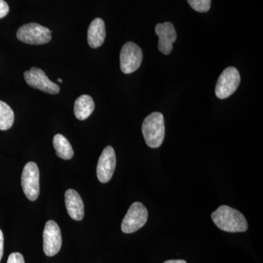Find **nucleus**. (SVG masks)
Masks as SVG:
<instances>
[{
  "label": "nucleus",
  "instance_id": "f257e3e1",
  "mask_svg": "<svg viewBox=\"0 0 263 263\" xmlns=\"http://www.w3.org/2000/svg\"><path fill=\"white\" fill-rule=\"evenodd\" d=\"M212 220L219 230L229 233H243L248 230L245 216L236 209L221 205L212 214Z\"/></svg>",
  "mask_w": 263,
  "mask_h": 263
},
{
  "label": "nucleus",
  "instance_id": "f03ea898",
  "mask_svg": "<svg viewBox=\"0 0 263 263\" xmlns=\"http://www.w3.org/2000/svg\"><path fill=\"white\" fill-rule=\"evenodd\" d=\"M142 133L147 146L159 148L163 143L165 136L164 117L160 112L151 114L143 121Z\"/></svg>",
  "mask_w": 263,
  "mask_h": 263
},
{
  "label": "nucleus",
  "instance_id": "7ed1b4c3",
  "mask_svg": "<svg viewBox=\"0 0 263 263\" xmlns=\"http://www.w3.org/2000/svg\"><path fill=\"white\" fill-rule=\"evenodd\" d=\"M52 31L37 23H29L22 26L16 33L21 42L30 45H43L51 40Z\"/></svg>",
  "mask_w": 263,
  "mask_h": 263
},
{
  "label": "nucleus",
  "instance_id": "20e7f679",
  "mask_svg": "<svg viewBox=\"0 0 263 263\" xmlns=\"http://www.w3.org/2000/svg\"><path fill=\"white\" fill-rule=\"evenodd\" d=\"M148 216V211L143 203L136 202L132 204L122 221L123 233L129 234L138 231L146 224Z\"/></svg>",
  "mask_w": 263,
  "mask_h": 263
},
{
  "label": "nucleus",
  "instance_id": "39448f33",
  "mask_svg": "<svg viewBox=\"0 0 263 263\" xmlns=\"http://www.w3.org/2000/svg\"><path fill=\"white\" fill-rule=\"evenodd\" d=\"M240 83L238 70L235 67H228L218 79L215 88L216 96L221 100L229 98L238 89Z\"/></svg>",
  "mask_w": 263,
  "mask_h": 263
},
{
  "label": "nucleus",
  "instance_id": "423d86ee",
  "mask_svg": "<svg viewBox=\"0 0 263 263\" xmlns=\"http://www.w3.org/2000/svg\"><path fill=\"white\" fill-rule=\"evenodd\" d=\"M143 61L141 48L133 42L122 46L120 53V67L124 74H130L138 70Z\"/></svg>",
  "mask_w": 263,
  "mask_h": 263
},
{
  "label": "nucleus",
  "instance_id": "0eeeda50",
  "mask_svg": "<svg viewBox=\"0 0 263 263\" xmlns=\"http://www.w3.org/2000/svg\"><path fill=\"white\" fill-rule=\"evenodd\" d=\"M22 186L29 200H37L40 195V171L37 164L30 162L24 166L22 175Z\"/></svg>",
  "mask_w": 263,
  "mask_h": 263
},
{
  "label": "nucleus",
  "instance_id": "6e6552de",
  "mask_svg": "<svg viewBox=\"0 0 263 263\" xmlns=\"http://www.w3.org/2000/svg\"><path fill=\"white\" fill-rule=\"evenodd\" d=\"M24 77L27 84L34 89L50 95H57L60 92V86L50 80L41 69L31 67L30 70L24 72Z\"/></svg>",
  "mask_w": 263,
  "mask_h": 263
},
{
  "label": "nucleus",
  "instance_id": "1a4fd4ad",
  "mask_svg": "<svg viewBox=\"0 0 263 263\" xmlns=\"http://www.w3.org/2000/svg\"><path fill=\"white\" fill-rule=\"evenodd\" d=\"M62 234L60 227L54 221L46 222L43 230V250L48 257L56 255L62 247Z\"/></svg>",
  "mask_w": 263,
  "mask_h": 263
},
{
  "label": "nucleus",
  "instance_id": "9d476101",
  "mask_svg": "<svg viewBox=\"0 0 263 263\" xmlns=\"http://www.w3.org/2000/svg\"><path fill=\"white\" fill-rule=\"evenodd\" d=\"M117 165L115 151L113 147H105L99 158L97 176L100 182L108 183L111 179Z\"/></svg>",
  "mask_w": 263,
  "mask_h": 263
},
{
  "label": "nucleus",
  "instance_id": "9b49d317",
  "mask_svg": "<svg viewBox=\"0 0 263 263\" xmlns=\"http://www.w3.org/2000/svg\"><path fill=\"white\" fill-rule=\"evenodd\" d=\"M155 32L159 37L158 48L161 53L168 55L173 51V44L177 39V33L171 22L158 24Z\"/></svg>",
  "mask_w": 263,
  "mask_h": 263
},
{
  "label": "nucleus",
  "instance_id": "f8f14e48",
  "mask_svg": "<svg viewBox=\"0 0 263 263\" xmlns=\"http://www.w3.org/2000/svg\"><path fill=\"white\" fill-rule=\"evenodd\" d=\"M66 209L71 219L82 220L84 216V205L82 199L76 190H67L65 195Z\"/></svg>",
  "mask_w": 263,
  "mask_h": 263
},
{
  "label": "nucleus",
  "instance_id": "ddd939ff",
  "mask_svg": "<svg viewBox=\"0 0 263 263\" xmlns=\"http://www.w3.org/2000/svg\"><path fill=\"white\" fill-rule=\"evenodd\" d=\"M106 36L105 22L103 19L97 18L90 24L88 29L87 41L90 47L98 48L103 44Z\"/></svg>",
  "mask_w": 263,
  "mask_h": 263
},
{
  "label": "nucleus",
  "instance_id": "4468645a",
  "mask_svg": "<svg viewBox=\"0 0 263 263\" xmlns=\"http://www.w3.org/2000/svg\"><path fill=\"white\" fill-rule=\"evenodd\" d=\"M95 104L92 98L89 95H81L76 99L74 105V114L79 120L83 121L88 119L93 113Z\"/></svg>",
  "mask_w": 263,
  "mask_h": 263
},
{
  "label": "nucleus",
  "instance_id": "2eb2a0df",
  "mask_svg": "<svg viewBox=\"0 0 263 263\" xmlns=\"http://www.w3.org/2000/svg\"><path fill=\"white\" fill-rule=\"evenodd\" d=\"M53 145L57 155L62 160H69L73 157L74 152L70 142L62 134L53 137Z\"/></svg>",
  "mask_w": 263,
  "mask_h": 263
},
{
  "label": "nucleus",
  "instance_id": "dca6fc26",
  "mask_svg": "<svg viewBox=\"0 0 263 263\" xmlns=\"http://www.w3.org/2000/svg\"><path fill=\"white\" fill-rule=\"evenodd\" d=\"M14 122V112L8 104L0 100V130H8Z\"/></svg>",
  "mask_w": 263,
  "mask_h": 263
},
{
  "label": "nucleus",
  "instance_id": "f3484780",
  "mask_svg": "<svg viewBox=\"0 0 263 263\" xmlns=\"http://www.w3.org/2000/svg\"><path fill=\"white\" fill-rule=\"evenodd\" d=\"M189 5L199 13H206L211 8L212 0H187Z\"/></svg>",
  "mask_w": 263,
  "mask_h": 263
},
{
  "label": "nucleus",
  "instance_id": "a211bd4d",
  "mask_svg": "<svg viewBox=\"0 0 263 263\" xmlns=\"http://www.w3.org/2000/svg\"><path fill=\"white\" fill-rule=\"evenodd\" d=\"M7 263H25V261L22 254L14 252L10 254Z\"/></svg>",
  "mask_w": 263,
  "mask_h": 263
},
{
  "label": "nucleus",
  "instance_id": "6ab92c4d",
  "mask_svg": "<svg viewBox=\"0 0 263 263\" xmlns=\"http://www.w3.org/2000/svg\"><path fill=\"white\" fill-rule=\"evenodd\" d=\"M9 13V6L4 0H0V19L4 18Z\"/></svg>",
  "mask_w": 263,
  "mask_h": 263
},
{
  "label": "nucleus",
  "instance_id": "aec40b11",
  "mask_svg": "<svg viewBox=\"0 0 263 263\" xmlns=\"http://www.w3.org/2000/svg\"><path fill=\"white\" fill-rule=\"evenodd\" d=\"M3 252H4V236H3V232L0 230V261L3 256Z\"/></svg>",
  "mask_w": 263,
  "mask_h": 263
},
{
  "label": "nucleus",
  "instance_id": "412c9836",
  "mask_svg": "<svg viewBox=\"0 0 263 263\" xmlns=\"http://www.w3.org/2000/svg\"><path fill=\"white\" fill-rule=\"evenodd\" d=\"M163 263H186L183 259H171V260L166 261Z\"/></svg>",
  "mask_w": 263,
  "mask_h": 263
},
{
  "label": "nucleus",
  "instance_id": "4be33fe9",
  "mask_svg": "<svg viewBox=\"0 0 263 263\" xmlns=\"http://www.w3.org/2000/svg\"><path fill=\"white\" fill-rule=\"evenodd\" d=\"M58 81H59V82H60V83H62V82H63V81H62V79H58Z\"/></svg>",
  "mask_w": 263,
  "mask_h": 263
}]
</instances>
